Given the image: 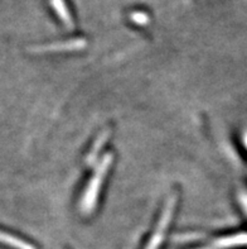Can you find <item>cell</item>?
Returning <instances> with one entry per match:
<instances>
[{
    "instance_id": "obj_3",
    "label": "cell",
    "mask_w": 247,
    "mask_h": 249,
    "mask_svg": "<svg viewBox=\"0 0 247 249\" xmlns=\"http://www.w3.org/2000/svg\"><path fill=\"white\" fill-rule=\"evenodd\" d=\"M238 246H247V233L233 234L230 237L221 238V239L213 242L212 244L202 249H230Z\"/></svg>"
},
{
    "instance_id": "obj_5",
    "label": "cell",
    "mask_w": 247,
    "mask_h": 249,
    "mask_svg": "<svg viewBox=\"0 0 247 249\" xmlns=\"http://www.w3.org/2000/svg\"><path fill=\"white\" fill-rule=\"evenodd\" d=\"M0 243L5 244V246H9L10 248L13 249H35L32 244L27 243L24 240L14 237L12 234L4 233V231H0Z\"/></svg>"
},
{
    "instance_id": "obj_6",
    "label": "cell",
    "mask_w": 247,
    "mask_h": 249,
    "mask_svg": "<svg viewBox=\"0 0 247 249\" xmlns=\"http://www.w3.org/2000/svg\"><path fill=\"white\" fill-rule=\"evenodd\" d=\"M109 136H110L109 130H105V132H102L100 136L97 137L96 141H95V143H94V145H92V148H91V151L88 152V155H87V163L88 164L94 163V161L97 158V155H99L101 149H102L103 144H105L107 139H109Z\"/></svg>"
},
{
    "instance_id": "obj_7",
    "label": "cell",
    "mask_w": 247,
    "mask_h": 249,
    "mask_svg": "<svg viewBox=\"0 0 247 249\" xmlns=\"http://www.w3.org/2000/svg\"><path fill=\"white\" fill-rule=\"evenodd\" d=\"M52 4H53V8L57 10V13H58L60 18L62 19V22L65 23L69 29L72 28V19H71L68 10H67L66 6L63 5L62 1H61V0H52Z\"/></svg>"
},
{
    "instance_id": "obj_4",
    "label": "cell",
    "mask_w": 247,
    "mask_h": 249,
    "mask_svg": "<svg viewBox=\"0 0 247 249\" xmlns=\"http://www.w3.org/2000/svg\"><path fill=\"white\" fill-rule=\"evenodd\" d=\"M86 44L83 39H72V41L67 42H58V43L47 44V46H42V47H35L33 51L35 52H58V51H73L82 48Z\"/></svg>"
},
{
    "instance_id": "obj_2",
    "label": "cell",
    "mask_w": 247,
    "mask_h": 249,
    "mask_svg": "<svg viewBox=\"0 0 247 249\" xmlns=\"http://www.w3.org/2000/svg\"><path fill=\"white\" fill-rule=\"evenodd\" d=\"M175 204H177V196L172 195L166 201L165 206H164V210L162 213V216H160L159 221H158L157 229L154 231V234L151 235L149 243H148L147 248L145 249H159L160 244L163 242L164 234H165L166 229L169 227V223L172 220L173 213H174Z\"/></svg>"
},
{
    "instance_id": "obj_1",
    "label": "cell",
    "mask_w": 247,
    "mask_h": 249,
    "mask_svg": "<svg viewBox=\"0 0 247 249\" xmlns=\"http://www.w3.org/2000/svg\"><path fill=\"white\" fill-rule=\"evenodd\" d=\"M111 162H113V155L107 153L106 156H103L102 160L99 162V164L95 168L94 175L91 177V180L88 181L87 189L84 191L83 197L81 200L82 214L87 215L94 210L99 194H100L101 186H102L103 180H105V176H106L107 171L111 166Z\"/></svg>"
}]
</instances>
